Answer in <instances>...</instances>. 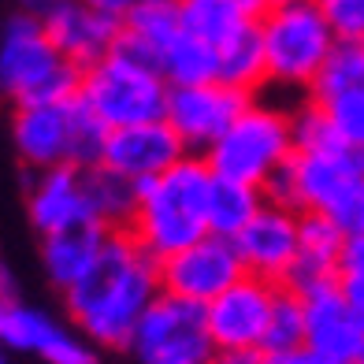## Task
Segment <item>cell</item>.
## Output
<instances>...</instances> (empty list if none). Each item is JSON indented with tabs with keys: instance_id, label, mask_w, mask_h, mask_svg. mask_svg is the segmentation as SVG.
<instances>
[{
	"instance_id": "16",
	"label": "cell",
	"mask_w": 364,
	"mask_h": 364,
	"mask_svg": "<svg viewBox=\"0 0 364 364\" xmlns=\"http://www.w3.org/2000/svg\"><path fill=\"white\" fill-rule=\"evenodd\" d=\"M53 45L60 48V56L75 63L78 71L93 68L97 60H105L115 41H119V30H123V19H115V15H105L90 4H82V0H68V4H60L48 19H41Z\"/></svg>"
},
{
	"instance_id": "10",
	"label": "cell",
	"mask_w": 364,
	"mask_h": 364,
	"mask_svg": "<svg viewBox=\"0 0 364 364\" xmlns=\"http://www.w3.org/2000/svg\"><path fill=\"white\" fill-rule=\"evenodd\" d=\"M275 283L257 275H242L235 287H227L216 301L205 305L208 331L220 353H260L264 331H268Z\"/></svg>"
},
{
	"instance_id": "18",
	"label": "cell",
	"mask_w": 364,
	"mask_h": 364,
	"mask_svg": "<svg viewBox=\"0 0 364 364\" xmlns=\"http://www.w3.org/2000/svg\"><path fill=\"white\" fill-rule=\"evenodd\" d=\"M342 245H346V230L335 220L320 216V212H301V220H297V257L279 287H290L294 294H309L316 287L338 283Z\"/></svg>"
},
{
	"instance_id": "21",
	"label": "cell",
	"mask_w": 364,
	"mask_h": 364,
	"mask_svg": "<svg viewBox=\"0 0 364 364\" xmlns=\"http://www.w3.org/2000/svg\"><path fill=\"white\" fill-rule=\"evenodd\" d=\"M82 186H86V201H90V216L93 223H101L105 230H127L130 220L138 212V186L119 171L105 168H86L82 171Z\"/></svg>"
},
{
	"instance_id": "35",
	"label": "cell",
	"mask_w": 364,
	"mask_h": 364,
	"mask_svg": "<svg viewBox=\"0 0 364 364\" xmlns=\"http://www.w3.org/2000/svg\"><path fill=\"white\" fill-rule=\"evenodd\" d=\"M208 364H257V353H216Z\"/></svg>"
},
{
	"instance_id": "17",
	"label": "cell",
	"mask_w": 364,
	"mask_h": 364,
	"mask_svg": "<svg viewBox=\"0 0 364 364\" xmlns=\"http://www.w3.org/2000/svg\"><path fill=\"white\" fill-rule=\"evenodd\" d=\"M26 208H30V223L41 230V238L93 223L86 186H82V168L63 164V168L38 171L34 186H30V197H26Z\"/></svg>"
},
{
	"instance_id": "11",
	"label": "cell",
	"mask_w": 364,
	"mask_h": 364,
	"mask_svg": "<svg viewBox=\"0 0 364 364\" xmlns=\"http://www.w3.org/2000/svg\"><path fill=\"white\" fill-rule=\"evenodd\" d=\"M0 342L8 353H34L45 364H101L86 335H75L23 297L0 309Z\"/></svg>"
},
{
	"instance_id": "4",
	"label": "cell",
	"mask_w": 364,
	"mask_h": 364,
	"mask_svg": "<svg viewBox=\"0 0 364 364\" xmlns=\"http://www.w3.org/2000/svg\"><path fill=\"white\" fill-rule=\"evenodd\" d=\"M268 82L287 90H312L327 53L335 48V30L327 26L316 0H283L257 19Z\"/></svg>"
},
{
	"instance_id": "20",
	"label": "cell",
	"mask_w": 364,
	"mask_h": 364,
	"mask_svg": "<svg viewBox=\"0 0 364 364\" xmlns=\"http://www.w3.org/2000/svg\"><path fill=\"white\" fill-rule=\"evenodd\" d=\"M175 8H178L182 30L201 38L216 53L257 23V15L242 0H175Z\"/></svg>"
},
{
	"instance_id": "26",
	"label": "cell",
	"mask_w": 364,
	"mask_h": 364,
	"mask_svg": "<svg viewBox=\"0 0 364 364\" xmlns=\"http://www.w3.org/2000/svg\"><path fill=\"white\" fill-rule=\"evenodd\" d=\"M297 346H305V301L290 287H275L268 331H264V350H297Z\"/></svg>"
},
{
	"instance_id": "2",
	"label": "cell",
	"mask_w": 364,
	"mask_h": 364,
	"mask_svg": "<svg viewBox=\"0 0 364 364\" xmlns=\"http://www.w3.org/2000/svg\"><path fill=\"white\" fill-rule=\"evenodd\" d=\"M208 186L212 171L205 156H182L171 171L138 186V212L127 235L153 260H168L201 242L208 235Z\"/></svg>"
},
{
	"instance_id": "5",
	"label": "cell",
	"mask_w": 364,
	"mask_h": 364,
	"mask_svg": "<svg viewBox=\"0 0 364 364\" xmlns=\"http://www.w3.org/2000/svg\"><path fill=\"white\" fill-rule=\"evenodd\" d=\"M171 86L164 75L149 63H138L123 53H112L97 60L93 68L82 71L78 78V101L86 105L108 130L160 123L168 112Z\"/></svg>"
},
{
	"instance_id": "13",
	"label": "cell",
	"mask_w": 364,
	"mask_h": 364,
	"mask_svg": "<svg viewBox=\"0 0 364 364\" xmlns=\"http://www.w3.org/2000/svg\"><path fill=\"white\" fill-rule=\"evenodd\" d=\"M297 220H301V212H294V208L268 205V201L260 205V212L235 238V250L245 264V275L268 279L275 287L283 283L294 257H297Z\"/></svg>"
},
{
	"instance_id": "22",
	"label": "cell",
	"mask_w": 364,
	"mask_h": 364,
	"mask_svg": "<svg viewBox=\"0 0 364 364\" xmlns=\"http://www.w3.org/2000/svg\"><path fill=\"white\" fill-rule=\"evenodd\" d=\"M160 75L168 86H205V82H220V53L201 38L178 34L168 41V48L160 53Z\"/></svg>"
},
{
	"instance_id": "37",
	"label": "cell",
	"mask_w": 364,
	"mask_h": 364,
	"mask_svg": "<svg viewBox=\"0 0 364 364\" xmlns=\"http://www.w3.org/2000/svg\"><path fill=\"white\" fill-rule=\"evenodd\" d=\"M138 4H175V0H138Z\"/></svg>"
},
{
	"instance_id": "28",
	"label": "cell",
	"mask_w": 364,
	"mask_h": 364,
	"mask_svg": "<svg viewBox=\"0 0 364 364\" xmlns=\"http://www.w3.org/2000/svg\"><path fill=\"white\" fill-rule=\"evenodd\" d=\"M338 41H364V0H316Z\"/></svg>"
},
{
	"instance_id": "38",
	"label": "cell",
	"mask_w": 364,
	"mask_h": 364,
	"mask_svg": "<svg viewBox=\"0 0 364 364\" xmlns=\"http://www.w3.org/2000/svg\"><path fill=\"white\" fill-rule=\"evenodd\" d=\"M353 364H364V342H360V350H357V357H353Z\"/></svg>"
},
{
	"instance_id": "6",
	"label": "cell",
	"mask_w": 364,
	"mask_h": 364,
	"mask_svg": "<svg viewBox=\"0 0 364 364\" xmlns=\"http://www.w3.org/2000/svg\"><path fill=\"white\" fill-rule=\"evenodd\" d=\"M290 156H294L290 112L275 108V105L250 101V108L205 153V164L212 175L230 178V182H245V186L260 190L264 178L275 168H283Z\"/></svg>"
},
{
	"instance_id": "8",
	"label": "cell",
	"mask_w": 364,
	"mask_h": 364,
	"mask_svg": "<svg viewBox=\"0 0 364 364\" xmlns=\"http://www.w3.org/2000/svg\"><path fill=\"white\" fill-rule=\"evenodd\" d=\"M242 275H245V264L235 250V238H220V235H205L201 242L160 260V290L193 305L216 301Z\"/></svg>"
},
{
	"instance_id": "31",
	"label": "cell",
	"mask_w": 364,
	"mask_h": 364,
	"mask_svg": "<svg viewBox=\"0 0 364 364\" xmlns=\"http://www.w3.org/2000/svg\"><path fill=\"white\" fill-rule=\"evenodd\" d=\"M338 290H342V297H346V305H350L353 320H357L360 331H364V283H350V279H338Z\"/></svg>"
},
{
	"instance_id": "32",
	"label": "cell",
	"mask_w": 364,
	"mask_h": 364,
	"mask_svg": "<svg viewBox=\"0 0 364 364\" xmlns=\"http://www.w3.org/2000/svg\"><path fill=\"white\" fill-rule=\"evenodd\" d=\"M23 15H34V19H48L60 4H68V0H15Z\"/></svg>"
},
{
	"instance_id": "7",
	"label": "cell",
	"mask_w": 364,
	"mask_h": 364,
	"mask_svg": "<svg viewBox=\"0 0 364 364\" xmlns=\"http://www.w3.org/2000/svg\"><path fill=\"white\" fill-rule=\"evenodd\" d=\"M127 350H134L138 364H208L220 353L208 331L205 305L182 301L164 290L145 309Z\"/></svg>"
},
{
	"instance_id": "1",
	"label": "cell",
	"mask_w": 364,
	"mask_h": 364,
	"mask_svg": "<svg viewBox=\"0 0 364 364\" xmlns=\"http://www.w3.org/2000/svg\"><path fill=\"white\" fill-rule=\"evenodd\" d=\"M75 327L93 346L123 350L134 338L145 309L160 297V260H153L127 230H112L97 264L63 290Z\"/></svg>"
},
{
	"instance_id": "9",
	"label": "cell",
	"mask_w": 364,
	"mask_h": 364,
	"mask_svg": "<svg viewBox=\"0 0 364 364\" xmlns=\"http://www.w3.org/2000/svg\"><path fill=\"white\" fill-rule=\"evenodd\" d=\"M253 97L242 90H230L223 82H205V86H171L168 93V123L186 153H208L223 138V130L250 108Z\"/></svg>"
},
{
	"instance_id": "27",
	"label": "cell",
	"mask_w": 364,
	"mask_h": 364,
	"mask_svg": "<svg viewBox=\"0 0 364 364\" xmlns=\"http://www.w3.org/2000/svg\"><path fill=\"white\" fill-rule=\"evenodd\" d=\"M316 105H323L331 127L338 130V138L350 149L364 153V86L346 90L338 97H331V101H316Z\"/></svg>"
},
{
	"instance_id": "23",
	"label": "cell",
	"mask_w": 364,
	"mask_h": 364,
	"mask_svg": "<svg viewBox=\"0 0 364 364\" xmlns=\"http://www.w3.org/2000/svg\"><path fill=\"white\" fill-rule=\"evenodd\" d=\"M260 205H264V193L257 186L212 175V186H208V235L238 238V230L257 216Z\"/></svg>"
},
{
	"instance_id": "36",
	"label": "cell",
	"mask_w": 364,
	"mask_h": 364,
	"mask_svg": "<svg viewBox=\"0 0 364 364\" xmlns=\"http://www.w3.org/2000/svg\"><path fill=\"white\" fill-rule=\"evenodd\" d=\"M242 4H245V8H250V11L257 15V19H260V15H264V11H268V8H272V0H242Z\"/></svg>"
},
{
	"instance_id": "33",
	"label": "cell",
	"mask_w": 364,
	"mask_h": 364,
	"mask_svg": "<svg viewBox=\"0 0 364 364\" xmlns=\"http://www.w3.org/2000/svg\"><path fill=\"white\" fill-rule=\"evenodd\" d=\"M11 301H19V283H15V275L4 260H0V309L11 305Z\"/></svg>"
},
{
	"instance_id": "25",
	"label": "cell",
	"mask_w": 364,
	"mask_h": 364,
	"mask_svg": "<svg viewBox=\"0 0 364 364\" xmlns=\"http://www.w3.org/2000/svg\"><path fill=\"white\" fill-rule=\"evenodd\" d=\"M357 86H364V41H335L309 90L312 101H331V97Z\"/></svg>"
},
{
	"instance_id": "19",
	"label": "cell",
	"mask_w": 364,
	"mask_h": 364,
	"mask_svg": "<svg viewBox=\"0 0 364 364\" xmlns=\"http://www.w3.org/2000/svg\"><path fill=\"white\" fill-rule=\"evenodd\" d=\"M108 235L112 230L97 227V223L71 227V230H60V235H45L41 238V264H45L48 283L60 287V290H71L97 264Z\"/></svg>"
},
{
	"instance_id": "24",
	"label": "cell",
	"mask_w": 364,
	"mask_h": 364,
	"mask_svg": "<svg viewBox=\"0 0 364 364\" xmlns=\"http://www.w3.org/2000/svg\"><path fill=\"white\" fill-rule=\"evenodd\" d=\"M220 82L242 93H257L268 82V60H264V45H260V30L257 23L238 34L235 41H227L220 48Z\"/></svg>"
},
{
	"instance_id": "34",
	"label": "cell",
	"mask_w": 364,
	"mask_h": 364,
	"mask_svg": "<svg viewBox=\"0 0 364 364\" xmlns=\"http://www.w3.org/2000/svg\"><path fill=\"white\" fill-rule=\"evenodd\" d=\"M82 4H90V8L105 11V15H115V19H123V15L138 4V0H82Z\"/></svg>"
},
{
	"instance_id": "15",
	"label": "cell",
	"mask_w": 364,
	"mask_h": 364,
	"mask_svg": "<svg viewBox=\"0 0 364 364\" xmlns=\"http://www.w3.org/2000/svg\"><path fill=\"white\" fill-rule=\"evenodd\" d=\"M186 153V145L178 141V134L168 123H141V127H123V130H108V145H105V168L119 171L130 178L134 186L156 178L164 171H171Z\"/></svg>"
},
{
	"instance_id": "29",
	"label": "cell",
	"mask_w": 364,
	"mask_h": 364,
	"mask_svg": "<svg viewBox=\"0 0 364 364\" xmlns=\"http://www.w3.org/2000/svg\"><path fill=\"white\" fill-rule=\"evenodd\" d=\"M338 279L364 283V230H357V235H346L342 257H338Z\"/></svg>"
},
{
	"instance_id": "14",
	"label": "cell",
	"mask_w": 364,
	"mask_h": 364,
	"mask_svg": "<svg viewBox=\"0 0 364 364\" xmlns=\"http://www.w3.org/2000/svg\"><path fill=\"white\" fill-rule=\"evenodd\" d=\"M305 301V350L316 364H353L364 331L353 320L338 283L301 294Z\"/></svg>"
},
{
	"instance_id": "39",
	"label": "cell",
	"mask_w": 364,
	"mask_h": 364,
	"mask_svg": "<svg viewBox=\"0 0 364 364\" xmlns=\"http://www.w3.org/2000/svg\"><path fill=\"white\" fill-rule=\"evenodd\" d=\"M0 364H8V350H4V342H0Z\"/></svg>"
},
{
	"instance_id": "3",
	"label": "cell",
	"mask_w": 364,
	"mask_h": 364,
	"mask_svg": "<svg viewBox=\"0 0 364 364\" xmlns=\"http://www.w3.org/2000/svg\"><path fill=\"white\" fill-rule=\"evenodd\" d=\"M82 71L60 56L48 30L34 15L15 11L0 26V93L19 105L68 101L78 93Z\"/></svg>"
},
{
	"instance_id": "12",
	"label": "cell",
	"mask_w": 364,
	"mask_h": 364,
	"mask_svg": "<svg viewBox=\"0 0 364 364\" xmlns=\"http://www.w3.org/2000/svg\"><path fill=\"white\" fill-rule=\"evenodd\" d=\"M75 108H78V97L15 108V115H11V141H15V153L23 156L26 168L48 171V168L71 164Z\"/></svg>"
},
{
	"instance_id": "30",
	"label": "cell",
	"mask_w": 364,
	"mask_h": 364,
	"mask_svg": "<svg viewBox=\"0 0 364 364\" xmlns=\"http://www.w3.org/2000/svg\"><path fill=\"white\" fill-rule=\"evenodd\" d=\"M257 364H316L309 357L305 346H297V350H264L257 353Z\"/></svg>"
}]
</instances>
